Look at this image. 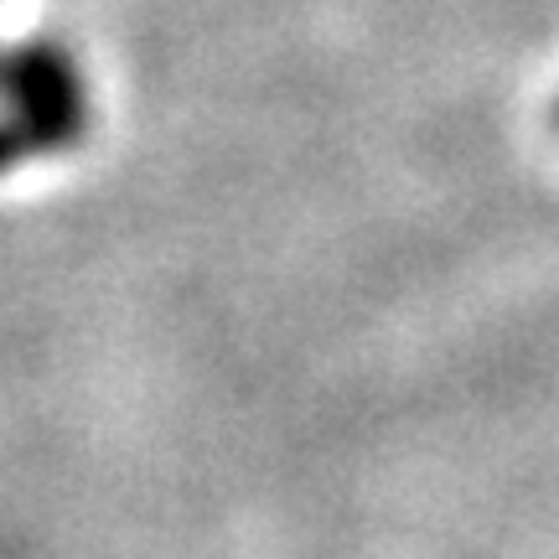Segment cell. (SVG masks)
I'll use <instances>...</instances> for the list:
<instances>
[{
  "instance_id": "obj_1",
  "label": "cell",
  "mask_w": 559,
  "mask_h": 559,
  "mask_svg": "<svg viewBox=\"0 0 559 559\" xmlns=\"http://www.w3.org/2000/svg\"><path fill=\"white\" fill-rule=\"evenodd\" d=\"M0 99H11V120H0V171L73 145L88 120L79 68L47 41L0 58Z\"/></svg>"
}]
</instances>
